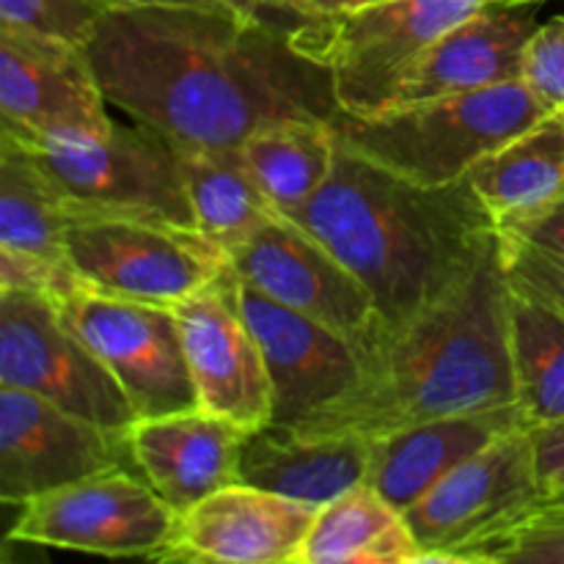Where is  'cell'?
<instances>
[{
    "label": "cell",
    "mask_w": 564,
    "mask_h": 564,
    "mask_svg": "<svg viewBox=\"0 0 564 564\" xmlns=\"http://www.w3.org/2000/svg\"><path fill=\"white\" fill-rule=\"evenodd\" d=\"M292 28L198 6H121L99 17L86 55L105 99L174 147H242L286 119L341 113L330 72Z\"/></svg>",
    "instance_id": "1"
},
{
    "label": "cell",
    "mask_w": 564,
    "mask_h": 564,
    "mask_svg": "<svg viewBox=\"0 0 564 564\" xmlns=\"http://www.w3.org/2000/svg\"><path fill=\"white\" fill-rule=\"evenodd\" d=\"M510 295L499 235L460 286L397 325L375 323L356 356L358 380L345 397L286 427L314 435H378L516 405Z\"/></svg>",
    "instance_id": "2"
},
{
    "label": "cell",
    "mask_w": 564,
    "mask_h": 564,
    "mask_svg": "<svg viewBox=\"0 0 564 564\" xmlns=\"http://www.w3.org/2000/svg\"><path fill=\"white\" fill-rule=\"evenodd\" d=\"M284 218L356 273L380 325L402 323L449 295L499 235L468 176L416 185L345 147L336 149L334 174L317 196Z\"/></svg>",
    "instance_id": "3"
},
{
    "label": "cell",
    "mask_w": 564,
    "mask_h": 564,
    "mask_svg": "<svg viewBox=\"0 0 564 564\" xmlns=\"http://www.w3.org/2000/svg\"><path fill=\"white\" fill-rule=\"evenodd\" d=\"M551 110L523 80L499 83L452 97L352 116L341 110L336 143L416 185L460 182L474 165L516 135L543 121Z\"/></svg>",
    "instance_id": "4"
},
{
    "label": "cell",
    "mask_w": 564,
    "mask_h": 564,
    "mask_svg": "<svg viewBox=\"0 0 564 564\" xmlns=\"http://www.w3.org/2000/svg\"><path fill=\"white\" fill-rule=\"evenodd\" d=\"M0 138L33 160L69 207V218L121 215L196 226L174 143L149 127L116 124L108 132L64 135H28L0 127Z\"/></svg>",
    "instance_id": "5"
},
{
    "label": "cell",
    "mask_w": 564,
    "mask_h": 564,
    "mask_svg": "<svg viewBox=\"0 0 564 564\" xmlns=\"http://www.w3.org/2000/svg\"><path fill=\"white\" fill-rule=\"evenodd\" d=\"M496 0H383L325 20H297L292 42L323 64L341 110L378 113L408 69L455 25Z\"/></svg>",
    "instance_id": "6"
},
{
    "label": "cell",
    "mask_w": 564,
    "mask_h": 564,
    "mask_svg": "<svg viewBox=\"0 0 564 564\" xmlns=\"http://www.w3.org/2000/svg\"><path fill=\"white\" fill-rule=\"evenodd\" d=\"M66 248L88 290L158 306L185 301L231 268L218 242L174 220L80 215L69 218Z\"/></svg>",
    "instance_id": "7"
},
{
    "label": "cell",
    "mask_w": 564,
    "mask_h": 564,
    "mask_svg": "<svg viewBox=\"0 0 564 564\" xmlns=\"http://www.w3.org/2000/svg\"><path fill=\"white\" fill-rule=\"evenodd\" d=\"M55 312L113 375L138 419L198 408L171 306L83 290L55 301Z\"/></svg>",
    "instance_id": "8"
},
{
    "label": "cell",
    "mask_w": 564,
    "mask_h": 564,
    "mask_svg": "<svg viewBox=\"0 0 564 564\" xmlns=\"http://www.w3.org/2000/svg\"><path fill=\"white\" fill-rule=\"evenodd\" d=\"M0 386L31 391L105 430L138 422L130 400L97 356L61 323L39 292H0Z\"/></svg>",
    "instance_id": "9"
},
{
    "label": "cell",
    "mask_w": 564,
    "mask_h": 564,
    "mask_svg": "<svg viewBox=\"0 0 564 564\" xmlns=\"http://www.w3.org/2000/svg\"><path fill=\"white\" fill-rule=\"evenodd\" d=\"M180 512L130 468L97 474L20 505L11 543L99 556L158 560L176 538Z\"/></svg>",
    "instance_id": "10"
},
{
    "label": "cell",
    "mask_w": 564,
    "mask_h": 564,
    "mask_svg": "<svg viewBox=\"0 0 564 564\" xmlns=\"http://www.w3.org/2000/svg\"><path fill=\"white\" fill-rule=\"evenodd\" d=\"M543 496L529 430H512L446 474L405 521L424 562H457Z\"/></svg>",
    "instance_id": "11"
},
{
    "label": "cell",
    "mask_w": 564,
    "mask_h": 564,
    "mask_svg": "<svg viewBox=\"0 0 564 564\" xmlns=\"http://www.w3.org/2000/svg\"><path fill=\"white\" fill-rule=\"evenodd\" d=\"M130 468V430H105L31 391L0 386V499L25 505L97 474Z\"/></svg>",
    "instance_id": "12"
},
{
    "label": "cell",
    "mask_w": 564,
    "mask_h": 564,
    "mask_svg": "<svg viewBox=\"0 0 564 564\" xmlns=\"http://www.w3.org/2000/svg\"><path fill=\"white\" fill-rule=\"evenodd\" d=\"M229 262L248 286L339 330L352 345L378 323V306L356 273L284 215H273L229 251Z\"/></svg>",
    "instance_id": "13"
},
{
    "label": "cell",
    "mask_w": 564,
    "mask_h": 564,
    "mask_svg": "<svg viewBox=\"0 0 564 564\" xmlns=\"http://www.w3.org/2000/svg\"><path fill=\"white\" fill-rule=\"evenodd\" d=\"M198 408L246 430L273 422V386L257 336L242 317L237 273L174 303Z\"/></svg>",
    "instance_id": "14"
},
{
    "label": "cell",
    "mask_w": 564,
    "mask_h": 564,
    "mask_svg": "<svg viewBox=\"0 0 564 564\" xmlns=\"http://www.w3.org/2000/svg\"><path fill=\"white\" fill-rule=\"evenodd\" d=\"M86 47L64 39L0 28V127L28 135L108 132L105 108Z\"/></svg>",
    "instance_id": "15"
},
{
    "label": "cell",
    "mask_w": 564,
    "mask_h": 564,
    "mask_svg": "<svg viewBox=\"0 0 564 564\" xmlns=\"http://www.w3.org/2000/svg\"><path fill=\"white\" fill-rule=\"evenodd\" d=\"M237 297L273 386V424L303 422L352 389L361 364L347 336L281 306L240 279Z\"/></svg>",
    "instance_id": "16"
},
{
    "label": "cell",
    "mask_w": 564,
    "mask_h": 564,
    "mask_svg": "<svg viewBox=\"0 0 564 564\" xmlns=\"http://www.w3.org/2000/svg\"><path fill=\"white\" fill-rule=\"evenodd\" d=\"M317 512L253 485H226L180 512L174 543L160 562L301 564Z\"/></svg>",
    "instance_id": "17"
},
{
    "label": "cell",
    "mask_w": 564,
    "mask_h": 564,
    "mask_svg": "<svg viewBox=\"0 0 564 564\" xmlns=\"http://www.w3.org/2000/svg\"><path fill=\"white\" fill-rule=\"evenodd\" d=\"M69 207L33 160L0 138V292L25 290L53 301L88 290L66 248Z\"/></svg>",
    "instance_id": "18"
},
{
    "label": "cell",
    "mask_w": 564,
    "mask_h": 564,
    "mask_svg": "<svg viewBox=\"0 0 564 564\" xmlns=\"http://www.w3.org/2000/svg\"><path fill=\"white\" fill-rule=\"evenodd\" d=\"M246 427L193 408L165 416L138 419L130 449L138 474L176 512L191 510L226 485L240 482Z\"/></svg>",
    "instance_id": "19"
},
{
    "label": "cell",
    "mask_w": 564,
    "mask_h": 564,
    "mask_svg": "<svg viewBox=\"0 0 564 564\" xmlns=\"http://www.w3.org/2000/svg\"><path fill=\"white\" fill-rule=\"evenodd\" d=\"M512 430H527L518 405L455 413L378 435L369 441L367 485L391 507L405 512L446 474Z\"/></svg>",
    "instance_id": "20"
},
{
    "label": "cell",
    "mask_w": 564,
    "mask_h": 564,
    "mask_svg": "<svg viewBox=\"0 0 564 564\" xmlns=\"http://www.w3.org/2000/svg\"><path fill=\"white\" fill-rule=\"evenodd\" d=\"M534 31V17L518 6H490L468 17L402 75L386 108L521 80L523 50Z\"/></svg>",
    "instance_id": "21"
},
{
    "label": "cell",
    "mask_w": 564,
    "mask_h": 564,
    "mask_svg": "<svg viewBox=\"0 0 564 564\" xmlns=\"http://www.w3.org/2000/svg\"><path fill=\"white\" fill-rule=\"evenodd\" d=\"M367 474L369 438L314 435L270 422L246 433L237 477L301 505L325 507L367 482Z\"/></svg>",
    "instance_id": "22"
},
{
    "label": "cell",
    "mask_w": 564,
    "mask_h": 564,
    "mask_svg": "<svg viewBox=\"0 0 564 564\" xmlns=\"http://www.w3.org/2000/svg\"><path fill=\"white\" fill-rule=\"evenodd\" d=\"M496 229L538 218L564 198V110L479 160L468 174Z\"/></svg>",
    "instance_id": "23"
},
{
    "label": "cell",
    "mask_w": 564,
    "mask_h": 564,
    "mask_svg": "<svg viewBox=\"0 0 564 564\" xmlns=\"http://www.w3.org/2000/svg\"><path fill=\"white\" fill-rule=\"evenodd\" d=\"M301 564H422V549L405 512L364 482L319 507Z\"/></svg>",
    "instance_id": "24"
},
{
    "label": "cell",
    "mask_w": 564,
    "mask_h": 564,
    "mask_svg": "<svg viewBox=\"0 0 564 564\" xmlns=\"http://www.w3.org/2000/svg\"><path fill=\"white\" fill-rule=\"evenodd\" d=\"M174 149L198 231L226 253L279 215L248 171L240 147Z\"/></svg>",
    "instance_id": "25"
},
{
    "label": "cell",
    "mask_w": 564,
    "mask_h": 564,
    "mask_svg": "<svg viewBox=\"0 0 564 564\" xmlns=\"http://www.w3.org/2000/svg\"><path fill=\"white\" fill-rule=\"evenodd\" d=\"M336 149L330 121L286 119L248 135L240 152L275 213L292 215L334 174Z\"/></svg>",
    "instance_id": "26"
},
{
    "label": "cell",
    "mask_w": 564,
    "mask_h": 564,
    "mask_svg": "<svg viewBox=\"0 0 564 564\" xmlns=\"http://www.w3.org/2000/svg\"><path fill=\"white\" fill-rule=\"evenodd\" d=\"M510 356L523 427L564 419V314L512 290Z\"/></svg>",
    "instance_id": "27"
},
{
    "label": "cell",
    "mask_w": 564,
    "mask_h": 564,
    "mask_svg": "<svg viewBox=\"0 0 564 564\" xmlns=\"http://www.w3.org/2000/svg\"><path fill=\"white\" fill-rule=\"evenodd\" d=\"M460 564H564V496H540L516 521L468 549Z\"/></svg>",
    "instance_id": "28"
},
{
    "label": "cell",
    "mask_w": 564,
    "mask_h": 564,
    "mask_svg": "<svg viewBox=\"0 0 564 564\" xmlns=\"http://www.w3.org/2000/svg\"><path fill=\"white\" fill-rule=\"evenodd\" d=\"M105 11L102 0H0V28L86 47Z\"/></svg>",
    "instance_id": "29"
},
{
    "label": "cell",
    "mask_w": 564,
    "mask_h": 564,
    "mask_svg": "<svg viewBox=\"0 0 564 564\" xmlns=\"http://www.w3.org/2000/svg\"><path fill=\"white\" fill-rule=\"evenodd\" d=\"M501 259L516 292L549 303L564 314V257L551 248L534 246L512 231H499Z\"/></svg>",
    "instance_id": "30"
},
{
    "label": "cell",
    "mask_w": 564,
    "mask_h": 564,
    "mask_svg": "<svg viewBox=\"0 0 564 564\" xmlns=\"http://www.w3.org/2000/svg\"><path fill=\"white\" fill-rule=\"evenodd\" d=\"M521 80L551 110H564V17H554L532 33L523 50Z\"/></svg>",
    "instance_id": "31"
},
{
    "label": "cell",
    "mask_w": 564,
    "mask_h": 564,
    "mask_svg": "<svg viewBox=\"0 0 564 564\" xmlns=\"http://www.w3.org/2000/svg\"><path fill=\"white\" fill-rule=\"evenodd\" d=\"M534 444V468L543 496H564V419L529 430Z\"/></svg>",
    "instance_id": "32"
},
{
    "label": "cell",
    "mask_w": 564,
    "mask_h": 564,
    "mask_svg": "<svg viewBox=\"0 0 564 564\" xmlns=\"http://www.w3.org/2000/svg\"><path fill=\"white\" fill-rule=\"evenodd\" d=\"M499 231H512V235L523 237V240L534 242V246L551 248V251L562 253L564 257V198L560 204H554L551 209H545L543 215H538V218L512 226V229H499Z\"/></svg>",
    "instance_id": "33"
},
{
    "label": "cell",
    "mask_w": 564,
    "mask_h": 564,
    "mask_svg": "<svg viewBox=\"0 0 564 564\" xmlns=\"http://www.w3.org/2000/svg\"><path fill=\"white\" fill-rule=\"evenodd\" d=\"M375 3H383V0H268L270 11H284L295 20H325V17L352 14V11H361Z\"/></svg>",
    "instance_id": "34"
},
{
    "label": "cell",
    "mask_w": 564,
    "mask_h": 564,
    "mask_svg": "<svg viewBox=\"0 0 564 564\" xmlns=\"http://www.w3.org/2000/svg\"><path fill=\"white\" fill-rule=\"evenodd\" d=\"M108 9H121V6H198V9H224L237 11L246 17H268V0H102Z\"/></svg>",
    "instance_id": "35"
},
{
    "label": "cell",
    "mask_w": 564,
    "mask_h": 564,
    "mask_svg": "<svg viewBox=\"0 0 564 564\" xmlns=\"http://www.w3.org/2000/svg\"><path fill=\"white\" fill-rule=\"evenodd\" d=\"M527 3H538V0H496V6H527Z\"/></svg>",
    "instance_id": "36"
}]
</instances>
